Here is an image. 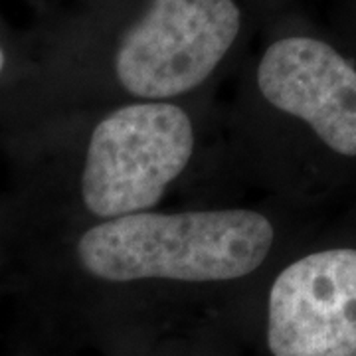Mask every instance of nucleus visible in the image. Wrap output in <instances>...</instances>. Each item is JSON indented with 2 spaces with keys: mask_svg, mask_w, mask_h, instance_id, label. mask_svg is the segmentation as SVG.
<instances>
[{
  "mask_svg": "<svg viewBox=\"0 0 356 356\" xmlns=\"http://www.w3.org/2000/svg\"><path fill=\"white\" fill-rule=\"evenodd\" d=\"M273 356H356V248L303 255L275 277L267 301Z\"/></svg>",
  "mask_w": 356,
  "mask_h": 356,
  "instance_id": "4",
  "label": "nucleus"
},
{
  "mask_svg": "<svg viewBox=\"0 0 356 356\" xmlns=\"http://www.w3.org/2000/svg\"><path fill=\"white\" fill-rule=\"evenodd\" d=\"M4 64H6V58H4V51L0 48V74H2V70H4Z\"/></svg>",
  "mask_w": 356,
  "mask_h": 356,
  "instance_id": "6",
  "label": "nucleus"
},
{
  "mask_svg": "<svg viewBox=\"0 0 356 356\" xmlns=\"http://www.w3.org/2000/svg\"><path fill=\"white\" fill-rule=\"evenodd\" d=\"M257 88L331 151L356 156V67L331 44L311 36L273 42L257 65Z\"/></svg>",
  "mask_w": 356,
  "mask_h": 356,
  "instance_id": "5",
  "label": "nucleus"
},
{
  "mask_svg": "<svg viewBox=\"0 0 356 356\" xmlns=\"http://www.w3.org/2000/svg\"><path fill=\"white\" fill-rule=\"evenodd\" d=\"M273 242V224L255 210L140 212L83 232L76 254L88 275L109 283H214L254 273Z\"/></svg>",
  "mask_w": 356,
  "mask_h": 356,
  "instance_id": "1",
  "label": "nucleus"
},
{
  "mask_svg": "<svg viewBox=\"0 0 356 356\" xmlns=\"http://www.w3.org/2000/svg\"><path fill=\"white\" fill-rule=\"evenodd\" d=\"M242 30L236 0H151L115 54V74L129 93L166 102L202 86Z\"/></svg>",
  "mask_w": 356,
  "mask_h": 356,
  "instance_id": "3",
  "label": "nucleus"
},
{
  "mask_svg": "<svg viewBox=\"0 0 356 356\" xmlns=\"http://www.w3.org/2000/svg\"><path fill=\"white\" fill-rule=\"evenodd\" d=\"M194 127L168 102L119 107L95 125L81 170V200L105 220L151 212L188 166Z\"/></svg>",
  "mask_w": 356,
  "mask_h": 356,
  "instance_id": "2",
  "label": "nucleus"
}]
</instances>
